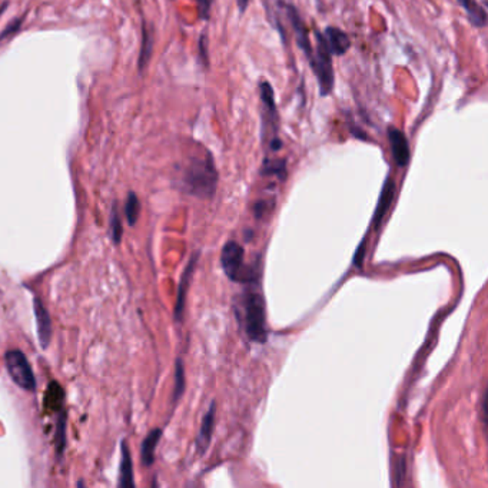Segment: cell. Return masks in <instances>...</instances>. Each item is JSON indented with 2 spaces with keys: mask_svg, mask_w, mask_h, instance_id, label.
Segmentation results:
<instances>
[{
  "mask_svg": "<svg viewBox=\"0 0 488 488\" xmlns=\"http://www.w3.org/2000/svg\"><path fill=\"white\" fill-rule=\"evenodd\" d=\"M251 283L235 297V318L241 331L251 342L264 344L268 340L265 300L256 282Z\"/></svg>",
  "mask_w": 488,
  "mask_h": 488,
  "instance_id": "cell-1",
  "label": "cell"
},
{
  "mask_svg": "<svg viewBox=\"0 0 488 488\" xmlns=\"http://www.w3.org/2000/svg\"><path fill=\"white\" fill-rule=\"evenodd\" d=\"M218 170L210 151L204 156H193L182 172L180 189L197 198L210 200L215 195Z\"/></svg>",
  "mask_w": 488,
  "mask_h": 488,
  "instance_id": "cell-2",
  "label": "cell"
},
{
  "mask_svg": "<svg viewBox=\"0 0 488 488\" xmlns=\"http://www.w3.org/2000/svg\"><path fill=\"white\" fill-rule=\"evenodd\" d=\"M315 38H317V48L314 52V59L310 65L314 69V73L318 79L320 94L325 97L331 94L334 89L335 76H334V66H332V55L328 49L324 35L318 29H315Z\"/></svg>",
  "mask_w": 488,
  "mask_h": 488,
  "instance_id": "cell-3",
  "label": "cell"
},
{
  "mask_svg": "<svg viewBox=\"0 0 488 488\" xmlns=\"http://www.w3.org/2000/svg\"><path fill=\"white\" fill-rule=\"evenodd\" d=\"M245 251L244 248L235 242L228 241L221 252V264L227 276L235 282H252V276L245 266Z\"/></svg>",
  "mask_w": 488,
  "mask_h": 488,
  "instance_id": "cell-4",
  "label": "cell"
},
{
  "mask_svg": "<svg viewBox=\"0 0 488 488\" xmlns=\"http://www.w3.org/2000/svg\"><path fill=\"white\" fill-rule=\"evenodd\" d=\"M5 362L12 381L26 391H35L36 378L33 369L21 349H11L5 355Z\"/></svg>",
  "mask_w": 488,
  "mask_h": 488,
  "instance_id": "cell-5",
  "label": "cell"
},
{
  "mask_svg": "<svg viewBox=\"0 0 488 488\" xmlns=\"http://www.w3.org/2000/svg\"><path fill=\"white\" fill-rule=\"evenodd\" d=\"M285 12H286L288 21H289V23L292 26V31H294L297 45L300 46V49L304 52V55L307 56L308 62L311 63L313 59H314V49L311 46L308 29H307V25L304 22V19L301 18L298 9L292 4L285 5Z\"/></svg>",
  "mask_w": 488,
  "mask_h": 488,
  "instance_id": "cell-6",
  "label": "cell"
},
{
  "mask_svg": "<svg viewBox=\"0 0 488 488\" xmlns=\"http://www.w3.org/2000/svg\"><path fill=\"white\" fill-rule=\"evenodd\" d=\"M388 139L389 145H391L393 158L400 168H406L410 162L411 152H410V143L406 136V134L397 128L388 129Z\"/></svg>",
  "mask_w": 488,
  "mask_h": 488,
  "instance_id": "cell-7",
  "label": "cell"
},
{
  "mask_svg": "<svg viewBox=\"0 0 488 488\" xmlns=\"http://www.w3.org/2000/svg\"><path fill=\"white\" fill-rule=\"evenodd\" d=\"M259 96H261V101L264 104V116L262 121L268 119L269 121V126L272 128L273 135L278 134V112H276V104H275V94H273V87L271 86L269 82L262 80L259 82ZM269 126H266L265 129H268ZM264 129V131H265Z\"/></svg>",
  "mask_w": 488,
  "mask_h": 488,
  "instance_id": "cell-8",
  "label": "cell"
},
{
  "mask_svg": "<svg viewBox=\"0 0 488 488\" xmlns=\"http://www.w3.org/2000/svg\"><path fill=\"white\" fill-rule=\"evenodd\" d=\"M33 311H35V318H36L39 344L45 349V348H48V345L50 342V337H52L50 315L39 298L33 300Z\"/></svg>",
  "mask_w": 488,
  "mask_h": 488,
  "instance_id": "cell-9",
  "label": "cell"
},
{
  "mask_svg": "<svg viewBox=\"0 0 488 488\" xmlns=\"http://www.w3.org/2000/svg\"><path fill=\"white\" fill-rule=\"evenodd\" d=\"M198 256L200 254H195L188 266L185 268L182 276H180V282H179V288H178V298H176V305H175V311H173V315H175V320L176 321H182V315H183V310H185V300H186V292H188V288H189V283H190V278L193 275V269H195V265H197L198 262Z\"/></svg>",
  "mask_w": 488,
  "mask_h": 488,
  "instance_id": "cell-10",
  "label": "cell"
},
{
  "mask_svg": "<svg viewBox=\"0 0 488 488\" xmlns=\"http://www.w3.org/2000/svg\"><path fill=\"white\" fill-rule=\"evenodd\" d=\"M394 197H396V182L391 176H388L382 185V190H381V195L378 198L376 210L374 212V225L375 227H379L386 211L389 210V207H391Z\"/></svg>",
  "mask_w": 488,
  "mask_h": 488,
  "instance_id": "cell-11",
  "label": "cell"
},
{
  "mask_svg": "<svg viewBox=\"0 0 488 488\" xmlns=\"http://www.w3.org/2000/svg\"><path fill=\"white\" fill-rule=\"evenodd\" d=\"M215 414H217V403L212 401L207 414L202 418L200 434L197 437V450L200 454H204L211 445L214 425H215Z\"/></svg>",
  "mask_w": 488,
  "mask_h": 488,
  "instance_id": "cell-12",
  "label": "cell"
},
{
  "mask_svg": "<svg viewBox=\"0 0 488 488\" xmlns=\"http://www.w3.org/2000/svg\"><path fill=\"white\" fill-rule=\"evenodd\" d=\"M324 38L327 40V45H328V49L331 52V55H335V56H344L349 48H351V39L349 36L338 29V28H334V26H328L324 32Z\"/></svg>",
  "mask_w": 488,
  "mask_h": 488,
  "instance_id": "cell-13",
  "label": "cell"
},
{
  "mask_svg": "<svg viewBox=\"0 0 488 488\" xmlns=\"http://www.w3.org/2000/svg\"><path fill=\"white\" fill-rule=\"evenodd\" d=\"M121 468H119V487H135L134 482V467H132V458L131 451L128 447V443L124 440L121 444Z\"/></svg>",
  "mask_w": 488,
  "mask_h": 488,
  "instance_id": "cell-14",
  "label": "cell"
},
{
  "mask_svg": "<svg viewBox=\"0 0 488 488\" xmlns=\"http://www.w3.org/2000/svg\"><path fill=\"white\" fill-rule=\"evenodd\" d=\"M460 6L465 11L468 21L475 28H485L487 25V12L477 2V0H458Z\"/></svg>",
  "mask_w": 488,
  "mask_h": 488,
  "instance_id": "cell-15",
  "label": "cell"
},
{
  "mask_svg": "<svg viewBox=\"0 0 488 488\" xmlns=\"http://www.w3.org/2000/svg\"><path fill=\"white\" fill-rule=\"evenodd\" d=\"M162 437V430L161 428H155L152 430L146 438L142 443L141 447V458H142V464L146 467H151L155 461V450L158 447V443Z\"/></svg>",
  "mask_w": 488,
  "mask_h": 488,
  "instance_id": "cell-16",
  "label": "cell"
},
{
  "mask_svg": "<svg viewBox=\"0 0 488 488\" xmlns=\"http://www.w3.org/2000/svg\"><path fill=\"white\" fill-rule=\"evenodd\" d=\"M152 48H153V35L148 29L146 25L142 26V43H141V52L138 58V69L139 72H143L151 60L152 56Z\"/></svg>",
  "mask_w": 488,
  "mask_h": 488,
  "instance_id": "cell-17",
  "label": "cell"
},
{
  "mask_svg": "<svg viewBox=\"0 0 488 488\" xmlns=\"http://www.w3.org/2000/svg\"><path fill=\"white\" fill-rule=\"evenodd\" d=\"M139 212H141V204H139L136 193L129 192L128 198H126V204H125V215H126V219H128L131 227H134L136 224V221L139 218Z\"/></svg>",
  "mask_w": 488,
  "mask_h": 488,
  "instance_id": "cell-18",
  "label": "cell"
},
{
  "mask_svg": "<svg viewBox=\"0 0 488 488\" xmlns=\"http://www.w3.org/2000/svg\"><path fill=\"white\" fill-rule=\"evenodd\" d=\"M262 175H275L279 179H285L286 176V163L283 159H276V161H269L265 159L264 165H262Z\"/></svg>",
  "mask_w": 488,
  "mask_h": 488,
  "instance_id": "cell-19",
  "label": "cell"
},
{
  "mask_svg": "<svg viewBox=\"0 0 488 488\" xmlns=\"http://www.w3.org/2000/svg\"><path fill=\"white\" fill-rule=\"evenodd\" d=\"M185 391V369L180 359L175 364V386H173V401H178Z\"/></svg>",
  "mask_w": 488,
  "mask_h": 488,
  "instance_id": "cell-20",
  "label": "cell"
},
{
  "mask_svg": "<svg viewBox=\"0 0 488 488\" xmlns=\"http://www.w3.org/2000/svg\"><path fill=\"white\" fill-rule=\"evenodd\" d=\"M111 232H112V241L114 244H119L122 238V225H121V218L118 215V208L114 207L112 215H111Z\"/></svg>",
  "mask_w": 488,
  "mask_h": 488,
  "instance_id": "cell-21",
  "label": "cell"
},
{
  "mask_svg": "<svg viewBox=\"0 0 488 488\" xmlns=\"http://www.w3.org/2000/svg\"><path fill=\"white\" fill-rule=\"evenodd\" d=\"M214 5V0H197V6H198V13L200 18L204 21H208L211 16V9Z\"/></svg>",
  "mask_w": 488,
  "mask_h": 488,
  "instance_id": "cell-22",
  "label": "cell"
},
{
  "mask_svg": "<svg viewBox=\"0 0 488 488\" xmlns=\"http://www.w3.org/2000/svg\"><path fill=\"white\" fill-rule=\"evenodd\" d=\"M21 23H22V19H15V21H12V22L6 26V29H5L2 33H0V40H4V39H6V38L13 36V35L19 31Z\"/></svg>",
  "mask_w": 488,
  "mask_h": 488,
  "instance_id": "cell-23",
  "label": "cell"
},
{
  "mask_svg": "<svg viewBox=\"0 0 488 488\" xmlns=\"http://www.w3.org/2000/svg\"><path fill=\"white\" fill-rule=\"evenodd\" d=\"M200 59L205 66L208 65V38L205 33H202L200 38Z\"/></svg>",
  "mask_w": 488,
  "mask_h": 488,
  "instance_id": "cell-24",
  "label": "cell"
},
{
  "mask_svg": "<svg viewBox=\"0 0 488 488\" xmlns=\"http://www.w3.org/2000/svg\"><path fill=\"white\" fill-rule=\"evenodd\" d=\"M65 425H66L65 416H62L60 420H59V423H58V435H60V440L58 441V444H60V450H62L63 445H65Z\"/></svg>",
  "mask_w": 488,
  "mask_h": 488,
  "instance_id": "cell-25",
  "label": "cell"
},
{
  "mask_svg": "<svg viewBox=\"0 0 488 488\" xmlns=\"http://www.w3.org/2000/svg\"><path fill=\"white\" fill-rule=\"evenodd\" d=\"M248 5H249V0H237V6L241 15L245 13V11L248 9Z\"/></svg>",
  "mask_w": 488,
  "mask_h": 488,
  "instance_id": "cell-26",
  "label": "cell"
},
{
  "mask_svg": "<svg viewBox=\"0 0 488 488\" xmlns=\"http://www.w3.org/2000/svg\"><path fill=\"white\" fill-rule=\"evenodd\" d=\"M269 146H271V149H272L273 152H276V151H279V149L282 148V141H281L279 138H273V139H271Z\"/></svg>",
  "mask_w": 488,
  "mask_h": 488,
  "instance_id": "cell-27",
  "label": "cell"
}]
</instances>
